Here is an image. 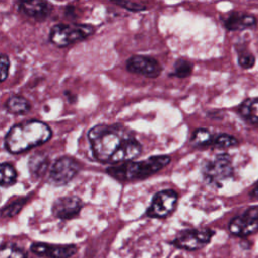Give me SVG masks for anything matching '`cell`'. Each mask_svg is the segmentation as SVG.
I'll return each mask as SVG.
<instances>
[{
    "label": "cell",
    "instance_id": "obj_13",
    "mask_svg": "<svg viewBox=\"0 0 258 258\" xmlns=\"http://www.w3.org/2000/svg\"><path fill=\"white\" fill-rule=\"evenodd\" d=\"M52 4L47 1H24L18 4V10L28 17L43 20L52 11Z\"/></svg>",
    "mask_w": 258,
    "mask_h": 258
},
{
    "label": "cell",
    "instance_id": "obj_8",
    "mask_svg": "<svg viewBox=\"0 0 258 258\" xmlns=\"http://www.w3.org/2000/svg\"><path fill=\"white\" fill-rule=\"evenodd\" d=\"M178 195L175 190L167 188L157 191L151 199V203L146 210L149 218L162 219L169 216L177 205Z\"/></svg>",
    "mask_w": 258,
    "mask_h": 258
},
{
    "label": "cell",
    "instance_id": "obj_2",
    "mask_svg": "<svg viewBox=\"0 0 258 258\" xmlns=\"http://www.w3.org/2000/svg\"><path fill=\"white\" fill-rule=\"evenodd\" d=\"M50 127L39 120H27L13 125L4 138L5 149L18 154L35 146L45 143L50 139Z\"/></svg>",
    "mask_w": 258,
    "mask_h": 258
},
{
    "label": "cell",
    "instance_id": "obj_12",
    "mask_svg": "<svg viewBox=\"0 0 258 258\" xmlns=\"http://www.w3.org/2000/svg\"><path fill=\"white\" fill-rule=\"evenodd\" d=\"M83 207V201L79 197L70 195L56 199L51 206V213L59 220H71L80 214Z\"/></svg>",
    "mask_w": 258,
    "mask_h": 258
},
{
    "label": "cell",
    "instance_id": "obj_26",
    "mask_svg": "<svg viewBox=\"0 0 258 258\" xmlns=\"http://www.w3.org/2000/svg\"><path fill=\"white\" fill-rule=\"evenodd\" d=\"M1 81L4 82L6 80V78L8 77V71H9V67H10V60L9 57L6 54H1Z\"/></svg>",
    "mask_w": 258,
    "mask_h": 258
},
{
    "label": "cell",
    "instance_id": "obj_18",
    "mask_svg": "<svg viewBox=\"0 0 258 258\" xmlns=\"http://www.w3.org/2000/svg\"><path fill=\"white\" fill-rule=\"evenodd\" d=\"M0 184L2 187H8L13 185L17 180V171L14 166L8 162H2L0 165Z\"/></svg>",
    "mask_w": 258,
    "mask_h": 258
},
{
    "label": "cell",
    "instance_id": "obj_7",
    "mask_svg": "<svg viewBox=\"0 0 258 258\" xmlns=\"http://www.w3.org/2000/svg\"><path fill=\"white\" fill-rule=\"evenodd\" d=\"M81 165L77 159L64 155L58 157L48 172V182L55 186L69 183L80 171Z\"/></svg>",
    "mask_w": 258,
    "mask_h": 258
},
{
    "label": "cell",
    "instance_id": "obj_5",
    "mask_svg": "<svg viewBox=\"0 0 258 258\" xmlns=\"http://www.w3.org/2000/svg\"><path fill=\"white\" fill-rule=\"evenodd\" d=\"M202 173L207 183L221 187L223 183L234 175V167L231 156L227 153H220L214 159L208 160L203 165Z\"/></svg>",
    "mask_w": 258,
    "mask_h": 258
},
{
    "label": "cell",
    "instance_id": "obj_4",
    "mask_svg": "<svg viewBox=\"0 0 258 258\" xmlns=\"http://www.w3.org/2000/svg\"><path fill=\"white\" fill-rule=\"evenodd\" d=\"M95 32V27L86 23H59L51 27L49 40L58 47H66L86 39Z\"/></svg>",
    "mask_w": 258,
    "mask_h": 258
},
{
    "label": "cell",
    "instance_id": "obj_16",
    "mask_svg": "<svg viewBox=\"0 0 258 258\" xmlns=\"http://www.w3.org/2000/svg\"><path fill=\"white\" fill-rule=\"evenodd\" d=\"M6 110L14 115H23L30 111L31 105L27 99L21 96H11L5 103Z\"/></svg>",
    "mask_w": 258,
    "mask_h": 258
},
{
    "label": "cell",
    "instance_id": "obj_10",
    "mask_svg": "<svg viewBox=\"0 0 258 258\" xmlns=\"http://www.w3.org/2000/svg\"><path fill=\"white\" fill-rule=\"evenodd\" d=\"M126 69L131 73L150 79L158 77L163 70L155 58L146 55H132L126 60Z\"/></svg>",
    "mask_w": 258,
    "mask_h": 258
},
{
    "label": "cell",
    "instance_id": "obj_11",
    "mask_svg": "<svg viewBox=\"0 0 258 258\" xmlns=\"http://www.w3.org/2000/svg\"><path fill=\"white\" fill-rule=\"evenodd\" d=\"M30 251L36 256L44 258H71L78 248L74 244H51L34 242L30 245Z\"/></svg>",
    "mask_w": 258,
    "mask_h": 258
},
{
    "label": "cell",
    "instance_id": "obj_25",
    "mask_svg": "<svg viewBox=\"0 0 258 258\" xmlns=\"http://www.w3.org/2000/svg\"><path fill=\"white\" fill-rule=\"evenodd\" d=\"M114 4L119 5L129 11H133V12H137V11H142L145 10L146 7L145 5L141 4V3H137V2H133V1H122V2H114Z\"/></svg>",
    "mask_w": 258,
    "mask_h": 258
},
{
    "label": "cell",
    "instance_id": "obj_9",
    "mask_svg": "<svg viewBox=\"0 0 258 258\" xmlns=\"http://www.w3.org/2000/svg\"><path fill=\"white\" fill-rule=\"evenodd\" d=\"M229 231L238 237H247L258 231V207L249 208L234 217L229 223Z\"/></svg>",
    "mask_w": 258,
    "mask_h": 258
},
{
    "label": "cell",
    "instance_id": "obj_27",
    "mask_svg": "<svg viewBox=\"0 0 258 258\" xmlns=\"http://www.w3.org/2000/svg\"><path fill=\"white\" fill-rule=\"evenodd\" d=\"M251 195H252V196H255V197H258V181H257V183L255 184V187H254V189L252 190Z\"/></svg>",
    "mask_w": 258,
    "mask_h": 258
},
{
    "label": "cell",
    "instance_id": "obj_22",
    "mask_svg": "<svg viewBox=\"0 0 258 258\" xmlns=\"http://www.w3.org/2000/svg\"><path fill=\"white\" fill-rule=\"evenodd\" d=\"M213 145L217 148L225 149V148L235 147L239 145V140L233 135H230L227 133H221L214 137Z\"/></svg>",
    "mask_w": 258,
    "mask_h": 258
},
{
    "label": "cell",
    "instance_id": "obj_1",
    "mask_svg": "<svg viewBox=\"0 0 258 258\" xmlns=\"http://www.w3.org/2000/svg\"><path fill=\"white\" fill-rule=\"evenodd\" d=\"M94 157L114 165L132 161L141 154V143L120 124H99L88 132Z\"/></svg>",
    "mask_w": 258,
    "mask_h": 258
},
{
    "label": "cell",
    "instance_id": "obj_14",
    "mask_svg": "<svg viewBox=\"0 0 258 258\" xmlns=\"http://www.w3.org/2000/svg\"><path fill=\"white\" fill-rule=\"evenodd\" d=\"M256 16L242 12H231L224 19V26L230 31H239L247 28H253L257 25Z\"/></svg>",
    "mask_w": 258,
    "mask_h": 258
},
{
    "label": "cell",
    "instance_id": "obj_24",
    "mask_svg": "<svg viewBox=\"0 0 258 258\" xmlns=\"http://www.w3.org/2000/svg\"><path fill=\"white\" fill-rule=\"evenodd\" d=\"M255 61H256L255 56L249 51L241 52L238 56V62L240 64V67L245 70L253 68L255 64Z\"/></svg>",
    "mask_w": 258,
    "mask_h": 258
},
{
    "label": "cell",
    "instance_id": "obj_3",
    "mask_svg": "<svg viewBox=\"0 0 258 258\" xmlns=\"http://www.w3.org/2000/svg\"><path fill=\"white\" fill-rule=\"evenodd\" d=\"M171 158L168 155H154L141 161H129L107 168V173L119 181L146 178L165 167Z\"/></svg>",
    "mask_w": 258,
    "mask_h": 258
},
{
    "label": "cell",
    "instance_id": "obj_6",
    "mask_svg": "<svg viewBox=\"0 0 258 258\" xmlns=\"http://www.w3.org/2000/svg\"><path fill=\"white\" fill-rule=\"evenodd\" d=\"M214 235L215 231L209 228L185 229L178 232L170 243L178 249L195 251L209 244Z\"/></svg>",
    "mask_w": 258,
    "mask_h": 258
},
{
    "label": "cell",
    "instance_id": "obj_21",
    "mask_svg": "<svg viewBox=\"0 0 258 258\" xmlns=\"http://www.w3.org/2000/svg\"><path fill=\"white\" fill-rule=\"evenodd\" d=\"M191 72H192V64L189 61H187L186 59L179 58L174 62L173 71L170 74V76L176 77L179 79H183V78L190 76Z\"/></svg>",
    "mask_w": 258,
    "mask_h": 258
},
{
    "label": "cell",
    "instance_id": "obj_19",
    "mask_svg": "<svg viewBox=\"0 0 258 258\" xmlns=\"http://www.w3.org/2000/svg\"><path fill=\"white\" fill-rule=\"evenodd\" d=\"M214 136L206 128L196 129L190 136V143L196 147H205L213 144Z\"/></svg>",
    "mask_w": 258,
    "mask_h": 258
},
{
    "label": "cell",
    "instance_id": "obj_15",
    "mask_svg": "<svg viewBox=\"0 0 258 258\" xmlns=\"http://www.w3.org/2000/svg\"><path fill=\"white\" fill-rule=\"evenodd\" d=\"M49 166V158L44 152H35L28 158L27 167L31 178H41L47 171Z\"/></svg>",
    "mask_w": 258,
    "mask_h": 258
},
{
    "label": "cell",
    "instance_id": "obj_20",
    "mask_svg": "<svg viewBox=\"0 0 258 258\" xmlns=\"http://www.w3.org/2000/svg\"><path fill=\"white\" fill-rule=\"evenodd\" d=\"M0 258H27V253L13 243H3L0 250Z\"/></svg>",
    "mask_w": 258,
    "mask_h": 258
},
{
    "label": "cell",
    "instance_id": "obj_17",
    "mask_svg": "<svg viewBox=\"0 0 258 258\" xmlns=\"http://www.w3.org/2000/svg\"><path fill=\"white\" fill-rule=\"evenodd\" d=\"M239 114L246 121L258 124V98L245 100L239 107Z\"/></svg>",
    "mask_w": 258,
    "mask_h": 258
},
{
    "label": "cell",
    "instance_id": "obj_23",
    "mask_svg": "<svg viewBox=\"0 0 258 258\" xmlns=\"http://www.w3.org/2000/svg\"><path fill=\"white\" fill-rule=\"evenodd\" d=\"M26 203V199L25 198H18L14 201H12L11 203L7 204L6 206H4L1 210V216L3 218H11L14 217L15 215H17L22 208L24 207Z\"/></svg>",
    "mask_w": 258,
    "mask_h": 258
}]
</instances>
